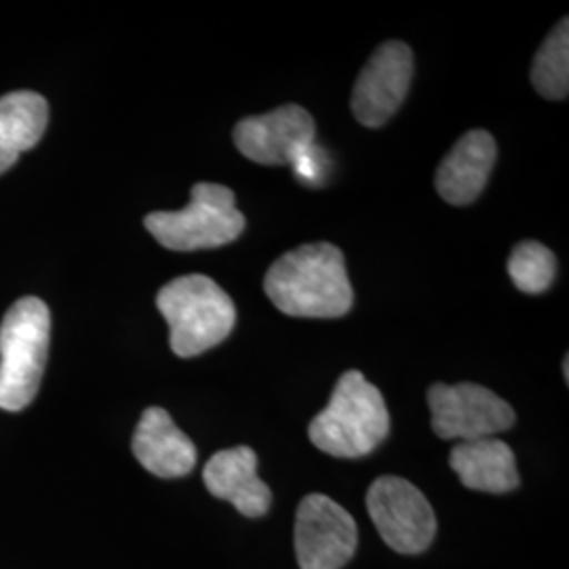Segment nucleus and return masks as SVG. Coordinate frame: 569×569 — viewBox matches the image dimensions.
Listing matches in <instances>:
<instances>
[{"instance_id":"f257e3e1","label":"nucleus","mask_w":569,"mask_h":569,"mask_svg":"<svg viewBox=\"0 0 569 569\" xmlns=\"http://www.w3.org/2000/svg\"><path fill=\"white\" fill-rule=\"evenodd\" d=\"M264 291L283 315L298 319H340L355 302L345 253L331 243L302 244L281 256L266 272Z\"/></svg>"},{"instance_id":"f03ea898","label":"nucleus","mask_w":569,"mask_h":569,"mask_svg":"<svg viewBox=\"0 0 569 569\" xmlns=\"http://www.w3.org/2000/svg\"><path fill=\"white\" fill-rule=\"evenodd\" d=\"M390 432V416L382 392L366 376L350 369L340 376L326 409L315 416L308 437L315 448L333 458H363Z\"/></svg>"},{"instance_id":"7ed1b4c3","label":"nucleus","mask_w":569,"mask_h":569,"mask_svg":"<svg viewBox=\"0 0 569 569\" xmlns=\"http://www.w3.org/2000/svg\"><path fill=\"white\" fill-rule=\"evenodd\" d=\"M157 306L169 326L171 350L182 359L224 342L237 326V306L204 274H186L164 284Z\"/></svg>"},{"instance_id":"20e7f679","label":"nucleus","mask_w":569,"mask_h":569,"mask_svg":"<svg viewBox=\"0 0 569 569\" xmlns=\"http://www.w3.org/2000/svg\"><path fill=\"white\" fill-rule=\"evenodd\" d=\"M51 340V315L39 298H21L0 323V409L21 411L41 387Z\"/></svg>"},{"instance_id":"39448f33","label":"nucleus","mask_w":569,"mask_h":569,"mask_svg":"<svg viewBox=\"0 0 569 569\" xmlns=\"http://www.w3.org/2000/svg\"><path fill=\"white\" fill-rule=\"evenodd\" d=\"M143 226L164 249L199 251L237 241L243 234L244 216L228 186L201 182L192 186L183 209L154 211L146 216Z\"/></svg>"},{"instance_id":"423d86ee","label":"nucleus","mask_w":569,"mask_h":569,"mask_svg":"<svg viewBox=\"0 0 569 569\" xmlns=\"http://www.w3.org/2000/svg\"><path fill=\"white\" fill-rule=\"evenodd\" d=\"M367 510L382 540L401 555L425 552L435 540V510L427 496L401 477L376 479L367 491Z\"/></svg>"},{"instance_id":"0eeeda50","label":"nucleus","mask_w":569,"mask_h":569,"mask_svg":"<svg viewBox=\"0 0 569 569\" xmlns=\"http://www.w3.org/2000/svg\"><path fill=\"white\" fill-rule=\"evenodd\" d=\"M432 430L439 439L460 443L496 437L515 425V409L489 388L460 382L428 388Z\"/></svg>"},{"instance_id":"6e6552de","label":"nucleus","mask_w":569,"mask_h":569,"mask_svg":"<svg viewBox=\"0 0 569 569\" xmlns=\"http://www.w3.org/2000/svg\"><path fill=\"white\" fill-rule=\"evenodd\" d=\"M359 529L348 510L323 493H310L296 515L300 569H342L355 557Z\"/></svg>"},{"instance_id":"1a4fd4ad","label":"nucleus","mask_w":569,"mask_h":569,"mask_svg":"<svg viewBox=\"0 0 569 569\" xmlns=\"http://www.w3.org/2000/svg\"><path fill=\"white\" fill-rule=\"evenodd\" d=\"M315 119L298 103L247 117L234 127L237 150L253 163L266 167L296 164L315 146Z\"/></svg>"},{"instance_id":"9d476101","label":"nucleus","mask_w":569,"mask_h":569,"mask_svg":"<svg viewBox=\"0 0 569 569\" xmlns=\"http://www.w3.org/2000/svg\"><path fill=\"white\" fill-rule=\"evenodd\" d=\"M413 77V53L406 42L388 41L369 58L352 89L355 119L369 129L387 124L406 102Z\"/></svg>"},{"instance_id":"9b49d317","label":"nucleus","mask_w":569,"mask_h":569,"mask_svg":"<svg viewBox=\"0 0 569 569\" xmlns=\"http://www.w3.org/2000/svg\"><path fill=\"white\" fill-rule=\"evenodd\" d=\"M203 481L211 496L249 519L264 517L272 505V491L258 477V456L247 446L213 453L204 465Z\"/></svg>"},{"instance_id":"f8f14e48","label":"nucleus","mask_w":569,"mask_h":569,"mask_svg":"<svg viewBox=\"0 0 569 569\" xmlns=\"http://www.w3.org/2000/svg\"><path fill=\"white\" fill-rule=\"evenodd\" d=\"M496 140L483 129H472L465 133L448 157L441 161L435 186L443 201L449 204H470L479 199L488 186L489 173L496 164Z\"/></svg>"},{"instance_id":"ddd939ff","label":"nucleus","mask_w":569,"mask_h":569,"mask_svg":"<svg viewBox=\"0 0 569 569\" xmlns=\"http://www.w3.org/2000/svg\"><path fill=\"white\" fill-rule=\"evenodd\" d=\"M133 456L161 479L186 477L197 465V448L163 407H148L133 435Z\"/></svg>"},{"instance_id":"4468645a","label":"nucleus","mask_w":569,"mask_h":569,"mask_svg":"<svg viewBox=\"0 0 569 569\" xmlns=\"http://www.w3.org/2000/svg\"><path fill=\"white\" fill-rule=\"evenodd\" d=\"M449 467L475 491L509 493L521 483L512 449L496 437L458 443L449 453Z\"/></svg>"},{"instance_id":"2eb2a0df","label":"nucleus","mask_w":569,"mask_h":569,"mask_svg":"<svg viewBox=\"0 0 569 569\" xmlns=\"http://www.w3.org/2000/svg\"><path fill=\"white\" fill-rule=\"evenodd\" d=\"M49 106L34 91H13L0 98V173L34 148L47 129Z\"/></svg>"},{"instance_id":"dca6fc26","label":"nucleus","mask_w":569,"mask_h":569,"mask_svg":"<svg viewBox=\"0 0 569 569\" xmlns=\"http://www.w3.org/2000/svg\"><path fill=\"white\" fill-rule=\"evenodd\" d=\"M531 84L536 91L552 100H566L569 91V20L559 21L538 49L531 66Z\"/></svg>"},{"instance_id":"f3484780","label":"nucleus","mask_w":569,"mask_h":569,"mask_svg":"<svg viewBox=\"0 0 569 569\" xmlns=\"http://www.w3.org/2000/svg\"><path fill=\"white\" fill-rule=\"evenodd\" d=\"M507 268L519 291L538 296L545 293L555 281L557 258L549 247L538 241H523L512 249Z\"/></svg>"},{"instance_id":"a211bd4d","label":"nucleus","mask_w":569,"mask_h":569,"mask_svg":"<svg viewBox=\"0 0 569 569\" xmlns=\"http://www.w3.org/2000/svg\"><path fill=\"white\" fill-rule=\"evenodd\" d=\"M563 376H566V382H569V359H563Z\"/></svg>"}]
</instances>
